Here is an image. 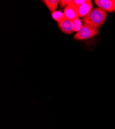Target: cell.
Here are the masks:
<instances>
[{
    "instance_id": "6da1fadb",
    "label": "cell",
    "mask_w": 115,
    "mask_h": 129,
    "mask_svg": "<svg viewBox=\"0 0 115 129\" xmlns=\"http://www.w3.org/2000/svg\"><path fill=\"white\" fill-rule=\"evenodd\" d=\"M107 16V12L99 7L92 8L91 11L84 18L82 21L84 24L98 29L105 22Z\"/></svg>"
},
{
    "instance_id": "7a4b0ae2",
    "label": "cell",
    "mask_w": 115,
    "mask_h": 129,
    "mask_svg": "<svg viewBox=\"0 0 115 129\" xmlns=\"http://www.w3.org/2000/svg\"><path fill=\"white\" fill-rule=\"evenodd\" d=\"M98 33V29L83 24L81 29L74 35L73 37L76 40H85L95 36Z\"/></svg>"
},
{
    "instance_id": "3957f363",
    "label": "cell",
    "mask_w": 115,
    "mask_h": 129,
    "mask_svg": "<svg viewBox=\"0 0 115 129\" xmlns=\"http://www.w3.org/2000/svg\"><path fill=\"white\" fill-rule=\"evenodd\" d=\"M94 3L106 12L112 13L115 11V0H95Z\"/></svg>"
},
{
    "instance_id": "277c9868",
    "label": "cell",
    "mask_w": 115,
    "mask_h": 129,
    "mask_svg": "<svg viewBox=\"0 0 115 129\" xmlns=\"http://www.w3.org/2000/svg\"><path fill=\"white\" fill-rule=\"evenodd\" d=\"M64 14L66 19L71 21L79 18L78 7L71 3L64 9Z\"/></svg>"
},
{
    "instance_id": "5b68a950",
    "label": "cell",
    "mask_w": 115,
    "mask_h": 129,
    "mask_svg": "<svg viewBox=\"0 0 115 129\" xmlns=\"http://www.w3.org/2000/svg\"><path fill=\"white\" fill-rule=\"evenodd\" d=\"M58 26L61 31L65 34L70 35L74 31L73 24L71 20L65 19L62 22L58 23Z\"/></svg>"
},
{
    "instance_id": "8992f818",
    "label": "cell",
    "mask_w": 115,
    "mask_h": 129,
    "mask_svg": "<svg viewBox=\"0 0 115 129\" xmlns=\"http://www.w3.org/2000/svg\"><path fill=\"white\" fill-rule=\"evenodd\" d=\"M93 5L90 0H87V1L83 3L78 7L79 17L84 18L85 17L92 9Z\"/></svg>"
},
{
    "instance_id": "52a82bcc",
    "label": "cell",
    "mask_w": 115,
    "mask_h": 129,
    "mask_svg": "<svg viewBox=\"0 0 115 129\" xmlns=\"http://www.w3.org/2000/svg\"><path fill=\"white\" fill-rule=\"evenodd\" d=\"M59 0H44L43 2L49 9L51 13L56 11L58 4L59 3Z\"/></svg>"
},
{
    "instance_id": "ba28073f",
    "label": "cell",
    "mask_w": 115,
    "mask_h": 129,
    "mask_svg": "<svg viewBox=\"0 0 115 129\" xmlns=\"http://www.w3.org/2000/svg\"><path fill=\"white\" fill-rule=\"evenodd\" d=\"M51 14L52 19L57 21L58 23L62 22V21L65 19L64 13H62L60 10H56V11Z\"/></svg>"
},
{
    "instance_id": "9c48e42d",
    "label": "cell",
    "mask_w": 115,
    "mask_h": 129,
    "mask_svg": "<svg viewBox=\"0 0 115 129\" xmlns=\"http://www.w3.org/2000/svg\"><path fill=\"white\" fill-rule=\"evenodd\" d=\"M73 24V30L74 31L78 32L81 28L82 22L79 18H76L74 20L72 21Z\"/></svg>"
},
{
    "instance_id": "30bf717a",
    "label": "cell",
    "mask_w": 115,
    "mask_h": 129,
    "mask_svg": "<svg viewBox=\"0 0 115 129\" xmlns=\"http://www.w3.org/2000/svg\"><path fill=\"white\" fill-rule=\"evenodd\" d=\"M72 0H60L59 1V6L60 8H64V9L71 3Z\"/></svg>"
},
{
    "instance_id": "8fae6325",
    "label": "cell",
    "mask_w": 115,
    "mask_h": 129,
    "mask_svg": "<svg viewBox=\"0 0 115 129\" xmlns=\"http://www.w3.org/2000/svg\"><path fill=\"white\" fill-rule=\"evenodd\" d=\"M87 1V0H72L71 3L77 7Z\"/></svg>"
}]
</instances>
